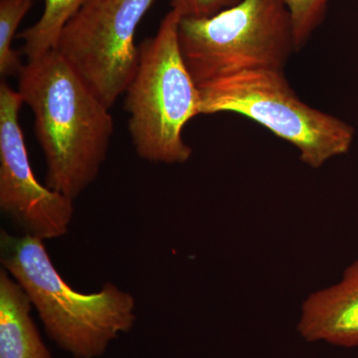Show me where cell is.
<instances>
[{
	"label": "cell",
	"instance_id": "1",
	"mask_svg": "<svg viewBox=\"0 0 358 358\" xmlns=\"http://www.w3.org/2000/svg\"><path fill=\"white\" fill-rule=\"evenodd\" d=\"M17 91L34 117L47 187L76 199L107 159L114 134L110 108L56 50L27 60Z\"/></svg>",
	"mask_w": 358,
	"mask_h": 358
},
{
	"label": "cell",
	"instance_id": "2",
	"mask_svg": "<svg viewBox=\"0 0 358 358\" xmlns=\"http://www.w3.org/2000/svg\"><path fill=\"white\" fill-rule=\"evenodd\" d=\"M1 265L22 287L49 338L74 358H96L136 322L133 294L113 282L82 294L71 288L52 263L43 241L1 231Z\"/></svg>",
	"mask_w": 358,
	"mask_h": 358
},
{
	"label": "cell",
	"instance_id": "3",
	"mask_svg": "<svg viewBox=\"0 0 358 358\" xmlns=\"http://www.w3.org/2000/svg\"><path fill=\"white\" fill-rule=\"evenodd\" d=\"M181 16L171 9L154 37L140 47L136 74L124 92L129 131L141 159L157 164L188 162L192 148L183 129L202 115L201 92L187 69L178 41Z\"/></svg>",
	"mask_w": 358,
	"mask_h": 358
},
{
	"label": "cell",
	"instance_id": "4",
	"mask_svg": "<svg viewBox=\"0 0 358 358\" xmlns=\"http://www.w3.org/2000/svg\"><path fill=\"white\" fill-rule=\"evenodd\" d=\"M178 41L199 87L239 73L284 70L296 50L282 0H240L202 18H180Z\"/></svg>",
	"mask_w": 358,
	"mask_h": 358
},
{
	"label": "cell",
	"instance_id": "5",
	"mask_svg": "<svg viewBox=\"0 0 358 358\" xmlns=\"http://www.w3.org/2000/svg\"><path fill=\"white\" fill-rule=\"evenodd\" d=\"M199 89L202 115H244L293 145L301 162L312 169H320L352 147V127L301 101L284 70L247 71Z\"/></svg>",
	"mask_w": 358,
	"mask_h": 358
},
{
	"label": "cell",
	"instance_id": "6",
	"mask_svg": "<svg viewBox=\"0 0 358 358\" xmlns=\"http://www.w3.org/2000/svg\"><path fill=\"white\" fill-rule=\"evenodd\" d=\"M155 0H87L59 37L56 51L107 107L124 94L140 57L138 26Z\"/></svg>",
	"mask_w": 358,
	"mask_h": 358
},
{
	"label": "cell",
	"instance_id": "7",
	"mask_svg": "<svg viewBox=\"0 0 358 358\" xmlns=\"http://www.w3.org/2000/svg\"><path fill=\"white\" fill-rule=\"evenodd\" d=\"M23 100L17 90L0 84V209L23 234L50 240L69 230L74 200L40 185L33 173L20 124Z\"/></svg>",
	"mask_w": 358,
	"mask_h": 358
},
{
	"label": "cell",
	"instance_id": "8",
	"mask_svg": "<svg viewBox=\"0 0 358 358\" xmlns=\"http://www.w3.org/2000/svg\"><path fill=\"white\" fill-rule=\"evenodd\" d=\"M298 331L310 343L358 346V258L345 268L341 281L303 301Z\"/></svg>",
	"mask_w": 358,
	"mask_h": 358
},
{
	"label": "cell",
	"instance_id": "9",
	"mask_svg": "<svg viewBox=\"0 0 358 358\" xmlns=\"http://www.w3.org/2000/svg\"><path fill=\"white\" fill-rule=\"evenodd\" d=\"M29 296L0 271V358H52L31 317Z\"/></svg>",
	"mask_w": 358,
	"mask_h": 358
},
{
	"label": "cell",
	"instance_id": "10",
	"mask_svg": "<svg viewBox=\"0 0 358 358\" xmlns=\"http://www.w3.org/2000/svg\"><path fill=\"white\" fill-rule=\"evenodd\" d=\"M43 13L38 21L18 35L23 41V52L27 60L55 50L65 26L87 0H43Z\"/></svg>",
	"mask_w": 358,
	"mask_h": 358
},
{
	"label": "cell",
	"instance_id": "11",
	"mask_svg": "<svg viewBox=\"0 0 358 358\" xmlns=\"http://www.w3.org/2000/svg\"><path fill=\"white\" fill-rule=\"evenodd\" d=\"M33 0H0V75H18L23 63L13 48L18 26L30 10Z\"/></svg>",
	"mask_w": 358,
	"mask_h": 358
},
{
	"label": "cell",
	"instance_id": "12",
	"mask_svg": "<svg viewBox=\"0 0 358 358\" xmlns=\"http://www.w3.org/2000/svg\"><path fill=\"white\" fill-rule=\"evenodd\" d=\"M291 20L294 47L299 50L322 23L329 0H282Z\"/></svg>",
	"mask_w": 358,
	"mask_h": 358
},
{
	"label": "cell",
	"instance_id": "13",
	"mask_svg": "<svg viewBox=\"0 0 358 358\" xmlns=\"http://www.w3.org/2000/svg\"><path fill=\"white\" fill-rule=\"evenodd\" d=\"M239 1L240 0H171V6L181 18H202L220 13Z\"/></svg>",
	"mask_w": 358,
	"mask_h": 358
}]
</instances>
